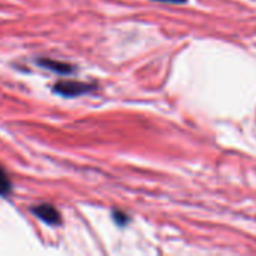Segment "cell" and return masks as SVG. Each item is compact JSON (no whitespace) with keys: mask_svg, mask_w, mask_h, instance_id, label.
Returning <instances> with one entry per match:
<instances>
[{"mask_svg":"<svg viewBox=\"0 0 256 256\" xmlns=\"http://www.w3.org/2000/svg\"><path fill=\"white\" fill-rule=\"evenodd\" d=\"M92 90H94L93 84H87L81 81H58L54 86V92L66 98H75V96L88 93Z\"/></svg>","mask_w":256,"mask_h":256,"instance_id":"6da1fadb","label":"cell"},{"mask_svg":"<svg viewBox=\"0 0 256 256\" xmlns=\"http://www.w3.org/2000/svg\"><path fill=\"white\" fill-rule=\"evenodd\" d=\"M32 213L36 214L40 220H44L48 225H60L62 222L60 213L50 204H40V206L32 207Z\"/></svg>","mask_w":256,"mask_h":256,"instance_id":"7a4b0ae2","label":"cell"},{"mask_svg":"<svg viewBox=\"0 0 256 256\" xmlns=\"http://www.w3.org/2000/svg\"><path fill=\"white\" fill-rule=\"evenodd\" d=\"M39 66L42 68H46L52 72H57V74H62V75H66V74H70L74 70V66H70L69 63H63V62H57V60H51V58H38L36 62Z\"/></svg>","mask_w":256,"mask_h":256,"instance_id":"3957f363","label":"cell"},{"mask_svg":"<svg viewBox=\"0 0 256 256\" xmlns=\"http://www.w3.org/2000/svg\"><path fill=\"white\" fill-rule=\"evenodd\" d=\"M12 183L6 174V171L0 166V196H8L10 194Z\"/></svg>","mask_w":256,"mask_h":256,"instance_id":"277c9868","label":"cell"},{"mask_svg":"<svg viewBox=\"0 0 256 256\" xmlns=\"http://www.w3.org/2000/svg\"><path fill=\"white\" fill-rule=\"evenodd\" d=\"M114 219H116L117 224H122V225L128 222V218L123 213H118V212H114Z\"/></svg>","mask_w":256,"mask_h":256,"instance_id":"5b68a950","label":"cell"},{"mask_svg":"<svg viewBox=\"0 0 256 256\" xmlns=\"http://www.w3.org/2000/svg\"><path fill=\"white\" fill-rule=\"evenodd\" d=\"M158 2H170V3H184L186 0H158Z\"/></svg>","mask_w":256,"mask_h":256,"instance_id":"8992f818","label":"cell"}]
</instances>
